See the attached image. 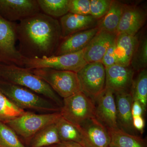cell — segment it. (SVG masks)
I'll use <instances>...</instances> for the list:
<instances>
[{
  "mask_svg": "<svg viewBox=\"0 0 147 147\" xmlns=\"http://www.w3.org/2000/svg\"><path fill=\"white\" fill-rule=\"evenodd\" d=\"M16 32L18 51L25 59L54 56L62 39L59 20L41 12L19 21Z\"/></svg>",
  "mask_w": 147,
  "mask_h": 147,
  "instance_id": "cell-1",
  "label": "cell"
},
{
  "mask_svg": "<svg viewBox=\"0 0 147 147\" xmlns=\"http://www.w3.org/2000/svg\"><path fill=\"white\" fill-rule=\"evenodd\" d=\"M0 80L24 87L53 100L59 107L63 101L42 79L24 67L0 62Z\"/></svg>",
  "mask_w": 147,
  "mask_h": 147,
  "instance_id": "cell-2",
  "label": "cell"
},
{
  "mask_svg": "<svg viewBox=\"0 0 147 147\" xmlns=\"http://www.w3.org/2000/svg\"><path fill=\"white\" fill-rule=\"evenodd\" d=\"M0 92L18 108L50 113L60 109L38 94L24 87L0 80Z\"/></svg>",
  "mask_w": 147,
  "mask_h": 147,
  "instance_id": "cell-3",
  "label": "cell"
},
{
  "mask_svg": "<svg viewBox=\"0 0 147 147\" xmlns=\"http://www.w3.org/2000/svg\"><path fill=\"white\" fill-rule=\"evenodd\" d=\"M30 69L46 82L59 96L63 98L80 91L76 72L48 68Z\"/></svg>",
  "mask_w": 147,
  "mask_h": 147,
  "instance_id": "cell-4",
  "label": "cell"
},
{
  "mask_svg": "<svg viewBox=\"0 0 147 147\" xmlns=\"http://www.w3.org/2000/svg\"><path fill=\"white\" fill-rule=\"evenodd\" d=\"M61 117L60 112L44 114L26 112L22 115L5 123L16 134L26 140H31L42 129L56 123Z\"/></svg>",
  "mask_w": 147,
  "mask_h": 147,
  "instance_id": "cell-5",
  "label": "cell"
},
{
  "mask_svg": "<svg viewBox=\"0 0 147 147\" xmlns=\"http://www.w3.org/2000/svg\"><path fill=\"white\" fill-rule=\"evenodd\" d=\"M60 113L63 118L76 125L95 117L94 100L79 91L63 98Z\"/></svg>",
  "mask_w": 147,
  "mask_h": 147,
  "instance_id": "cell-6",
  "label": "cell"
},
{
  "mask_svg": "<svg viewBox=\"0 0 147 147\" xmlns=\"http://www.w3.org/2000/svg\"><path fill=\"white\" fill-rule=\"evenodd\" d=\"M84 50L48 58L25 59L24 67L29 69L48 68L77 73L87 63L84 59Z\"/></svg>",
  "mask_w": 147,
  "mask_h": 147,
  "instance_id": "cell-7",
  "label": "cell"
},
{
  "mask_svg": "<svg viewBox=\"0 0 147 147\" xmlns=\"http://www.w3.org/2000/svg\"><path fill=\"white\" fill-rule=\"evenodd\" d=\"M80 91L94 100L105 86V68L101 62L87 63L77 72Z\"/></svg>",
  "mask_w": 147,
  "mask_h": 147,
  "instance_id": "cell-8",
  "label": "cell"
},
{
  "mask_svg": "<svg viewBox=\"0 0 147 147\" xmlns=\"http://www.w3.org/2000/svg\"><path fill=\"white\" fill-rule=\"evenodd\" d=\"M16 23L0 15V60L1 63L24 66L25 59L16 49Z\"/></svg>",
  "mask_w": 147,
  "mask_h": 147,
  "instance_id": "cell-9",
  "label": "cell"
},
{
  "mask_svg": "<svg viewBox=\"0 0 147 147\" xmlns=\"http://www.w3.org/2000/svg\"><path fill=\"white\" fill-rule=\"evenodd\" d=\"M41 12L37 0H0V15L12 22Z\"/></svg>",
  "mask_w": 147,
  "mask_h": 147,
  "instance_id": "cell-10",
  "label": "cell"
},
{
  "mask_svg": "<svg viewBox=\"0 0 147 147\" xmlns=\"http://www.w3.org/2000/svg\"><path fill=\"white\" fill-rule=\"evenodd\" d=\"M94 101L96 118L108 129L119 128L115 94L113 91L105 88Z\"/></svg>",
  "mask_w": 147,
  "mask_h": 147,
  "instance_id": "cell-11",
  "label": "cell"
},
{
  "mask_svg": "<svg viewBox=\"0 0 147 147\" xmlns=\"http://www.w3.org/2000/svg\"><path fill=\"white\" fill-rule=\"evenodd\" d=\"M79 126L83 136V147L110 146L111 139L108 129L95 117L87 120Z\"/></svg>",
  "mask_w": 147,
  "mask_h": 147,
  "instance_id": "cell-12",
  "label": "cell"
},
{
  "mask_svg": "<svg viewBox=\"0 0 147 147\" xmlns=\"http://www.w3.org/2000/svg\"><path fill=\"white\" fill-rule=\"evenodd\" d=\"M134 71L129 66L116 64L105 68V88L114 94L129 92L133 81Z\"/></svg>",
  "mask_w": 147,
  "mask_h": 147,
  "instance_id": "cell-13",
  "label": "cell"
},
{
  "mask_svg": "<svg viewBox=\"0 0 147 147\" xmlns=\"http://www.w3.org/2000/svg\"><path fill=\"white\" fill-rule=\"evenodd\" d=\"M146 18V12L144 9L136 6L125 5L116 34L136 35Z\"/></svg>",
  "mask_w": 147,
  "mask_h": 147,
  "instance_id": "cell-14",
  "label": "cell"
},
{
  "mask_svg": "<svg viewBox=\"0 0 147 147\" xmlns=\"http://www.w3.org/2000/svg\"><path fill=\"white\" fill-rule=\"evenodd\" d=\"M116 33L98 30L84 50V57L87 63L100 62L105 52L115 42Z\"/></svg>",
  "mask_w": 147,
  "mask_h": 147,
  "instance_id": "cell-15",
  "label": "cell"
},
{
  "mask_svg": "<svg viewBox=\"0 0 147 147\" xmlns=\"http://www.w3.org/2000/svg\"><path fill=\"white\" fill-rule=\"evenodd\" d=\"M98 21L90 15H78L68 12L59 21L61 39L75 33L97 27Z\"/></svg>",
  "mask_w": 147,
  "mask_h": 147,
  "instance_id": "cell-16",
  "label": "cell"
},
{
  "mask_svg": "<svg viewBox=\"0 0 147 147\" xmlns=\"http://www.w3.org/2000/svg\"><path fill=\"white\" fill-rule=\"evenodd\" d=\"M97 27L78 32L61 40L54 56L76 53L84 50L98 31Z\"/></svg>",
  "mask_w": 147,
  "mask_h": 147,
  "instance_id": "cell-17",
  "label": "cell"
},
{
  "mask_svg": "<svg viewBox=\"0 0 147 147\" xmlns=\"http://www.w3.org/2000/svg\"><path fill=\"white\" fill-rule=\"evenodd\" d=\"M115 95L119 128L127 133L134 134L131 115L133 100L131 93L129 92H122L115 94Z\"/></svg>",
  "mask_w": 147,
  "mask_h": 147,
  "instance_id": "cell-18",
  "label": "cell"
},
{
  "mask_svg": "<svg viewBox=\"0 0 147 147\" xmlns=\"http://www.w3.org/2000/svg\"><path fill=\"white\" fill-rule=\"evenodd\" d=\"M139 38L137 35L132 36L125 34L117 35L115 50L117 64L123 66H130Z\"/></svg>",
  "mask_w": 147,
  "mask_h": 147,
  "instance_id": "cell-19",
  "label": "cell"
},
{
  "mask_svg": "<svg viewBox=\"0 0 147 147\" xmlns=\"http://www.w3.org/2000/svg\"><path fill=\"white\" fill-rule=\"evenodd\" d=\"M125 5L119 1H112L107 13L98 20L97 26L98 30L116 34Z\"/></svg>",
  "mask_w": 147,
  "mask_h": 147,
  "instance_id": "cell-20",
  "label": "cell"
},
{
  "mask_svg": "<svg viewBox=\"0 0 147 147\" xmlns=\"http://www.w3.org/2000/svg\"><path fill=\"white\" fill-rule=\"evenodd\" d=\"M108 130L111 139L110 147H147L146 140L142 137L127 133L119 128Z\"/></svg>",
  "mask_w": 147,
  "mask_h": 147,
  "instance_id": "cell-21",
  "label": "cell"
},
{
  "mask_svg": "<svg viewBox=\"0 0 147 147\" xmlns=\"http://www.w3.org/2000/svg\"><path fill=\"white\" fill-rule=\"evenodd\" d=\"M61 142H76L83 146L82 131L79 125H76L61 117L56 123Z\"/></svg>",
  "mask_w": 147,
  "mask_h": 147,
  "instance_id": "cell-22",
  "label": "cell"
},
{
  "mask_svg": "<svg viewBox=\"0 0 147 147\" xmlns=\"http://www.w3.org/2000/svg\"><path fill=\"white\" fill-rule=\"evenodd\" d=\"M30 140V147L51 146L61 142L55 123L42 129Z\"/></svg>",
  "mask_w": 147,
  "mask_h": 147,
  "instance_id": "cell-23",
  "label": "cell"
},
{
  "mask_svg": "<svg viewBox=\"0 0 147 147\" xmlns=\"http://www.w3.org/2000/svg\"><path fill=\"white\" fill-rule=\"evenodd\" d=\"M42 13L56 18L69 12V0H37Z\"/></svg>",
  "mask_w": 147,
  "mask_h": 147,
  "instance_id": "cell-24",
  "label": "cell"
},
{
  "mask_svg": "<svg viewBox=\"0 0 147 147\" xmlns=\"http://www.w3.org/2000/svg\"><path fill=\"white\" fill-rule=\"evenodd\" d=\"M130 93L133 101L137 100L141 103L145 111L147 106V71L141 70L136 79H133Z\"/></svg>",
  "mask_w": 147,
  "mask_h": 147,
  "instance_id": "cell-25",
  "label": "cell"
},
{
  "mask_svg": "<svg viewBox=\"0 0 147 147\" xmlns=\"http://www.w3.org/2000/svg\"><path fill=\"white\" fill-rule=\"evenodd\" d=\"M26 113L0 92V122L6 123Z\"/></svg>",
  "mask_w": 147,
  "mask_h": 147,
  "instance_id": "cell-26",
  "label": "cell"
},
{
  "mask_svg": "<svg viewBox=\"0 0 147 147\" xmlns=\"http://www.w3.org/2000/svg\"><path fill=\"white\" fill-rule=\"evenodd\" d=\"M130 65L133 70L141 71L147 66V38L142 37L138 40L132 55Z\"/></svg>",
  "mask_w": 147,
  "mask_h": 147,
  "instance_id": "cell-27",
  "label": "cell"
},
{
  "mask_svg": "<svg viewBox=\"0 0 147 147\" xmlns=\"http://www.w3.org/2000/svg\"><path fill=\"white\" fill-rule=\"evenodd\" d=\"M0 147H26L6 124L0 122Z\"/></svg>",
  "mask_w": 147,
  "mask_h": 147,
  "instance_id": "cell-28",
  "label": "cell"
},
{
  "mask_svg": "<svg viewBox=\"0 0 147 147\" xmlns=\"http://www.w3.org/2000/svg\"><path fill=\"white\" fill-rule=\"evenodd\" d=\"M111 0H90V15L99 20L102 18L110 9Z\"/></svg>",
  "mask_w": 147,
  "mask_h": 147,
  "instance_id": "cell-29",
  "label": "cell"
},
{
  "mask_svg": "<svg viewBox=\"0 0 147 147\" xmlns=\"http://www.w3.org/2000/svg\"><path fill=\"white\" fill-rule=\"evenodd\" d=\"M90 0H69V12L81 15H90Z\"/></svg>",
  "mask_w": 147,
  "mask_h": 147,
  "instance_id": "cell-30",
  "label": "cell"
},
{
  "mask_svg": "<svg viewBox=\"0 0 147 147\" xmlns=\"http://www.w3.org/2000/svg\"><path fill=\"white\" fill-rule=\"evenodd\" d=\"M115 50V40L108 48L100 61L105 68L116 64V59Z\"/></svg>",
  "mask_w": 147,
  "mask_h": 147,
  "instance_id": "cell-31",
  "label": "cell"
},
{
  "mask_svg": "<svg viewBox=\"0 0 147 147\" xmlns=\"http://www.w3.org/2000/svg\"><path fill=\"white\" fill-rule=\"evenodd\" d=\"M146 111L141 103L137 100H134L131 106V115L132 118L138 116H143Z\"/></svg>",
  "mask_w": 147,
  "mask_h": 147,
  "instance_id": "cell-32",
  "label": "cell"
},
{
  "mask_svg": "<svg viewBox=\"0 0 147 147\" xmlns=\"http://www.w3.org/2000/svg\"><path fill=\"white\" fill-rule=\"evenodd\" d=\"M145 125V121L143 116H138L132 118V125L134 129H136L142 133Z\"/></svg>",
  "mask_w": 147,
  "mask_h": 147,
  "instance_id": "cell-33",
  "label": "cell"
},
{
  "mask_svg": "<svg viewBox=\"0 0 147 147\" xmlns=\"http://www.w3.org/2000/svg\"><path fill=\"white\" fill-rule=\"evenodd\" d=\"M52 147H84L76 142H61L59 144L52 146Z\"/></svg>",
  "mask_w": 147,
  "mask_h": 147,
  "instance_id": "cell-34",
  "label": "cell"
},
{
  "mask_svg": "<svg viewBox=\"0 0 147 147\" xmlns=\"http://www.w3.org/2000/svg\"><path fill=\"white\" fill-rule=\"evenodd\" d=\"M52 147V146H49V147Z\"/></svg>",
  "mask_w": 147,
  "mask_h": 147,
  "instance_id": "cell-35",
  "label": "cell"
},
{
  "mask_svg": "<svg viewBox=\"0 0 147 147\" xmlns=\"http://www.w3.org/2000/svg\"><path fill=\"white\" fill-rule=\"evenodd\" d=\"M0 62H1V60H0Z\"/></svg>",
  "mask_w": 147,
  "mask_h": 147,
  "instance_id": "cell-36",
  "label": "cell"
},
{
  "mask_svg": "<svg viewBox=\"0 0 147 147\" xmlns=\"http://www.w3.org/2000/svg\"><path fill=\"white\" fill-rule=\"evenodd\" d=\"M112 147L109 146V147Z\"/></svg>",
  "mask_w": 147,
  "mask_h": 147,
  "instance_id": "cell-37",
  "label": "cell"
}]
</instances>
